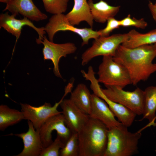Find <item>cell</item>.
Masks as SVG:
<instances>
[{"label":"cell","instance_id":"cell-1","mask_svg":"<svg viewBox=\"0 0 156 156\" xmlns=\"http://www.w3.org/2000/svg\"><path fill=\"white\" fill-rule=\"evenodd\" d=\"M156 57V49L153 45L130 48L121 44L113 58L125 68L130 75L131 84L135 86L141 81L147 80L156 72V64L153 63Z\"/></svg>","mask_w":156,"mask_h":156},{"label":"cell","instance_id":"cell-13","mask_svg":"<svg viewBox=\"0 0 156 156\" xmlns=\"http://www.w3.org/2000/svg\"><path fill=\"white\" fill-rule=\"evenodd\" d=\"M91 96L92 105L89 115L90 117L101 121L108 129L124 125L116 119L114 114L104 100L94 93L91 94Z\"/></svg>","mask_w":156,"mask_h":156},{"label":"cell","instance_id":"cell-24","mask_svg":"<svg viewBox=\"0 0 156 156\" xmlns=\"http://www.w3.org/2000/svg\"><path fill=\"white\" fill-rule=\"evenodd\" d=\"M46 11L52 14L63 13L66 11L69 0H42Z\"/></svg>","mask_w":156,"mask_h":156},{"label":"cell","instance_id":"cell-8","mask_svg":"<svg viewBox=\"0 0 156 156\" xmlns=\"http://www.w3.org/2000/svg\"><path fill=\"white\" fill-rule=\"evenodd\" d=\"M68 93V91H65L61 99L53 106L50 103H47L37 107L27 103H21V111L23 114L24 119L30 121L35 129L40 130L45 122L50 117L62 113V111L58 110L57 108L65 96Z\"/></svg>","mask_w":156,"mask_h":156},{"label":"cell","instance_id":"cell-3","mask_svg":"<svg viewBox=\"0 0 156 156\" xmlns=\"http://www.w3.org/2000/svg\"><path fill=\"white\" fill-rule=\"evenodd\" d=\"M123 125L108 129L107 142L103 156H131L138 153L141 130L132 133Z\"/></svg>","mask_w":156,"mask_h":156},{"label":"cell","instance_id":"cell-29","mask_svg":"<svg viewBox=\"0 0 156 156\" xmlns=\"http://www.w3.org/2000/svg\"><path fill=\"white\" fill-rule=\"evenodd\" d=\"M9 0H0V2L6 3Z\"/></svg>","mask_w":156,"mask_h":156},{"label":"cell","instance_id":"cell-2","mask_svg":"<svg viewBox=\"0 0 156 156\" xmlns=\"http://www.w3.org/2000/svg\"><path fill=\"white\" fill-rule=\"evenodd\" d=\"M108 131L103 123L90 117L78 133L79 156H103L107 146Z\"/></svg>","mask_w":156,"mask_h":156},{"label":"cell","instance_id":"cell-23","mask_svg":"<svg viewBox=\"0 0 156 156\" xmlns=\"http://www.w3.org/2000/svg\"><path fill=\"white\" fill-rule=\"evenodd\" d=\"M79 146L77 133H72L60 151V156H79Z\"/></svg>","mask_w":156,"mask_h":156},{"label":"cell","instance_id":"cell-18","mask_svg":"<svg viewBox=\"0 0 156 156\" xmlns=\"http://www.w3.org/2000/svg\"><path fill=\"white\" fill-rule=\"evenodd\" d=\"M94 20L100 23H104L109 18L114 17L119 12L120 6H113L101 0L94 3L92 0L88 1Z\"/></svg>","mask_w":156,"mask_h":156},{"label":"cell","instance_id":"cell-30","mask_svg":"<svg viewBox=\"0 0 156 156\" xmlns=\"http://www.w3.org/2000/svg\"><path fill=\"white\" fill-rule=\"evenodd\" d=\"M153 45L154 47L156 49V43L154 44H153Z\"/></svg>","mask_w":156,"mask_h":156},{"label":"cell","instance_id":"cell-19","mask_svg":"<svg viewBox=\"0 0 156 156\" xmlns=\"http://www.w3.org/2000/svg\"><path fill=\"white\" fill-rule=\"evenodd\" d=\"M86 85L80 83L71 92L70 99L79 109L89 115L92 105V96Z\"/></svg>","mask_w":156,"mask_h":156},{"label":"cell","instance_id":"cell-21","mask_svg":"<svg viewBox=\"0 0 156 156\" xmlns=\"http://www.w3.org/2000/svg\"><path fill=\"white\" fill-rule=\"evenodd\" d=\"M128 33V39L122 44L126 47L132 48L156 43V29L145 33H140L135 29Z\"/></svg>","mask_w":156,"mask_h":156},{"label":"cell","instance_id":"cell-16","mask_svg":"<svg viewBox=\"0 0 156 156\" xmlns=\"http://www.w3.org/2000/svg\"><path fill=\"white\" fill-rule=\"evenodd\" d=\"M95 94L105 101L119 121L127 127L132 125L137 115L135 113L124 106L109 99L101 88L96 89Z\"/></svg>","mask_w":156,"mask_h":156},{"label":"cell","instance_id":"cell-10","mask_svg":"<svg viewBox=\"0 0 156 156\" xmlns=\"http://www.w3.org/2000/svg\"><path fill=\"white\" fill-rule=\"evenodd\" d=\"M39 130L40 139L44 148L47 147L53 142L51 133L53 131H56L57 134L60 136L65 144L72 133L65 124L62 113L50 117Z\"/></svg>","mask_w":156,"mask_h":156},{"label":"cell","instance_id":"cell-28","mask_svg":"<svg viewBox=\"0 0 156 156\" xmlns=\"http://www.w3.org/2000/svg\"><path fill=\"white\" fill-rule=\"evenodd\" d=\"M148 6L153 18L156 23V5L150 1Z\"/></svg>","mask_w":156,"mask_h":156},{"label":"cell","instance_id":"cell-4","mask_svg":"<svg viewBox=\"0 0 156 156\" xmlns=\"http://www.w3.org/2000/svg\"><path fill=\"white\" fill-rule=\"evenodd\" d=\"M97 80L106 87L116 86L123 88L131 84L129 74L125 68L115 61L113 57L103 56L98 67Z\"/></svg>","mask_w":156,"mask_h":156},{"label":"cell","instance_id":"cell-15","mask_svg":"<svg viewBox=\"0 0 156 156\" xmlns=\"http://www.w3.org/2000/svg\"><path fill=\"white\" fill-rule=\"evenodd\" d=\"M28 129L26 132L14 135L23 140L24 147L16 156H40L44 148L40 139V130L35 129L32 123L28 120Z\"/></svg>","mask_w":156,"mask_h":156},{"label":"cell","instance_id":"cell-14","mask_svg":"<svg viewBox=\"0 0 156 156\" xmlns=\"http://www.w3.org/2000/svg\"><path fill=\"white\" fill-rule=\"evenodd\" d=\"M8 10L16 16L20 14L33 21L46 20L48 17L36 6L32 0H9L3 11Z\"/></svg>","mask_w":156,"mask_h":156},{"label":"cell","instance_id":"cell-5","mask_svg":"<svg viewBox=\"0 0 156 156\" xmlns=\"http://www.w3.org/2000/svg\"><path fill=\"white\" fill-rule=\"evenodd\" d=\"M129 37L128 33L117 34L107 36H100L94 39L92 46L82 54L81 65L87 64L93 58L99 56L113 57L119 46Z\"/></svg>","mask_w":156,"mask_h":156},{"label":"cell","instance_id":"cell-25","mask_svg":"<svg viewBox=\"0 0 156 156\" xmlns=\"http://www.w3.org/2000/svg\"><path fill=\"white\" fill-rule=\"evenodd\" d=\"M65 144L60 136L57 134L54 141L44 148L40 156H60V150L63 147Z\"/></svg>","mask_w":156,"mask_h":156},{"label":"cell","instance_id":"cell-12","mask_svg":"<svg viewBox=\"0 0 156 156\" xmlns=\"http://www.w3.org/2000/svg\"><path fill=\"white\" fill-rule=\"evenodd\" d=\"M66 126L72 132L78 133L90 118L70 99H64L60 104Z\"/></svg>","mask_w":156,"mask_h":156},{"label":"cell","instance_id":"cell-17","mask_svg":"<svg viewBox=\"0 0 156 156\" xmlns=\"http://www.w3.org/2000/svg\"><path fill=\"white\" fill-rule=\"evenodd\" d=\"M69 22L75 26L85 21L92 28L93 18L87 0H74L72 10L65 15Z\"/></svg>","mask_w":156,"mask_h":156},{"label":"cell","instance_id":"cell-22","mask_svg":"<svg viewBox=\"0 0 156 156\" xmlns=\"http://www.w3.org/2000/svg\"><path fill=\"white\" fill-rule=\"evenodd\" d=\"M24 119L22 112L10 108L8 106H0V130L4 131L8 127L14 125Z\"/></svg>","mask_w":156,"mask_h":156},{"label":"cell","instance_id":"cell-26","mask_svg":"<svg viewBox=\"0 0 156 156\" xmlns=\"http://www.w3.org/2000/svg\"><path fill=\"white\" fill-rule=\"evenodd\" d=\"M120 26L128 27L133 26L142 29H145L147 25V23L143 18L137 19L133 17L131 18L130 14L120 20Z\"/></svg>","mask_w":156,"mask_h":156},{"label":"cell","instance_id":"cell-27","mask_svg":"<svg viewBox=\"0 0 156 156\" xmlns=\"http://www.w3.org/2000/svg\"><path fill=\"white\" fill-rule=\"evenodd\" d=\"M120 26V20H118L114 17L110 18L107 21L106 27L99 30L100 36H108L114 30L119 28Z\"/></svg>","mask_w":156,"mask_h":156},{"label":"cell","instance_id":"cell-9","mask_svg":"<svg viewBox=\"0 0 156 156\" xmlns=\"http://www.w3.org/2000/svg\"><path fill=\"white\" fill-rule=\"evenodd\" d=\"M40 43L44 45L42 53L44 60H51L52 61L54 65V74L57 77L62 78L59 66L60 60L62 57H66L68 55L75 53L77 47L72 42L61 44L54 43L49 40L44 35L39 43Z\"/></svg>","mask_w":156,"mask_h":156},{"label":"cell","instance_id":"cell-6","mask_svg":"<svg viewBox=\"0 0 156 156\" xmlns=\"http://www.w3.org/2000/svg\"><path fill=\"white\" fill-rule=\"evenodd\" d=\"M101 88V90L110 100L129 109L137 115H142L143 112L144 91L137 87L132 91H126L119 87L111 86Z\"/></svg>","mask_w":156,"mask_h":156},{"label":"cell","instance_id":"cell-7","mask_svg":"<svg viewBox=\"0 0 156 156\" xmlns=\"http://www.w3.org/2000/svg\"><path fill=\"white\" fill-rule=\"evenodd\" d=\"M44 27L49 40L51 42H53L55 33L60 31H70L78 34L82 39V46L88 44L90 39H95L100 36L99 31H94L92 28L75 27L70 24L63 13L53 14Z\"/></svg>","mask_w":156,"mask_h":156},{"label":"cell","instance_id":"cell-31","mask_svg":"<svg viewBox=\"0 0 156 156\" xmlns=\"http://www.w3.org/2000/svg\"><path fill=\"white\" fill-rule=\"evenodd\" d=\"M155 5H156V1H155V3H154Z\"/></svg>","mask_w":156,"mask_h":156},{"label":"cell","instance_id":"cell-20","mask_svg":"<svg viewBox=\"0 0 156 156\" xmlns=\"http://www.w3.org/2000/svg\"><path fill=\"white\" fill-rule=\"evenodd\" d=\"M144 93L143 117L141 120L147 119L149 125L156 126V86L147 87L144 90Z\"/></svg>","mask_w":156,"mask_h":156},{"label":"cell","instance_id":"cell-11","mask_svg":"<svg viewBox=\"0 0 156 156\" xmlns=\"http://www.w3.org/2000/svg\"><path fill=\"white\" fill-rule=\"evenodd\" d=\"M14 15H10L7 12L0 15V27H3L8 32L11 34L16 38V43L19 38L22 27L27 25L32 28L38 33L39 37L36 38V42L39 44L43 38L46 32L44 27H37L27 18L24 17L21 19H17Z\"/></svg>","mask_w":156,"mask_h":156}]
</instances>
